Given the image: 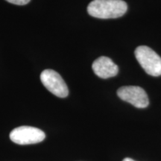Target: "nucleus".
Segmentation results:
<instances>
[{"mask_svg":"<svg viewBox=\"0 0 161 161\" xmlns=\"http://www.w3.org/2000/svg\"><path fill=\"white\" fill-rule=\"evenodd\" d=\"M128 5L122 0H93L88 5L87 12L98 19H115L126 13Z\"/></svg>","mask_w":161,"mask_h":161,"instance_id":"obj_1","label":"nucleus"},{"mask_svg":"<svg viewBox=\"0 0 161 161\" xmlns=\"http://www.w3.org/2000/svg\"><path fill=\"white\" fill-rule=\"evenodd\" d=\"M135 57L147 74L161 75V58L154 50L146 46H140L135 49Z\"/></svg>","mask_w":161,"mask_h":161,"instance_id":"obj_2","label":"nucleus"},{"mask_svg":"<svg viewBox=\"0 0 161 161\" xmlns=\"http://www.w3.org/2000/svg\"><path fill=\"white\" fill-rule=\"evenodd\" d=\"M40 80L46 89L58 97L66 98L69 94V90L65 81L55 70H43L40 74Z\"/></svg>","mask_w":161,"mask_h":161,"instance_id":"obj_3","label":"nucleus"},{"mask_svg":"<svg viewBox=\"0 0 161 161\" xmlns=\"http://www.w3.org/2000/svg\"><path fill=\"white\" fill-rule=\"evenodd\" d=\"M46 134L39 128L31 126H20L11 130L10 139L19 145L35 144L42 142Z\"/></svg>","mask_w":161,"mask_h":161,"instance_id":"obj_4","label":"nucleus"},{"mask_svg":"<svg viewBox=\"0 0 161 161\" xmlns=\"http://www.w3.org/2000/svg\"><path fill=\"white\" fill-rule=\"evenodd\" d=\"M117 95L122 100L137 108H145L149 104L146 92L138 86H122L117 90Z\"/></svg>","mask_w":161,"mask_h":161,"instance_id":"obj_5","label":"nucleus"},{"mask_svg":"<svg viewBox=\"0 0 161 161\" xmlns=\"http://www.w3.org/2000/svg\"><path fill=\"white\" fill-rule=\"evenodd\" d=\"M94 73L101 78L114 77L118 74L119 67L110 58L102 56L98 58L92 65Z\"/></svg>","mask_w":161,"mask_h":161,"instance_id":"obj_6","label":"nucleus"},{"mask_svg":"<svg viewBox=\"0 0 161 161\" xmlns=\"http://www.w3.org/2000/svg\"><path fill=\"white\" fill-rule=\"evenodd\" d=\"M8 3L17 5H25L29 3L31 0H6Z\"/></svg>","mask_w":161,"mask_h":161,"instance_id":"obj_7","label":"nucleus"},{"mask_svg":"<svg viewBox=\"0 0 161 161\" xmlns=\"http://www.w3.org/2000/svg\"><path fill=\"white\" fill-rule=\"evenodd\" d=\"M123 161H135V160H134L133 159H130V158H125L124 159Z\"/></svg>","mask_w":161,"mask_h":161,"instance_id":"obj_8","label":"nucleus"}]
</instances>
